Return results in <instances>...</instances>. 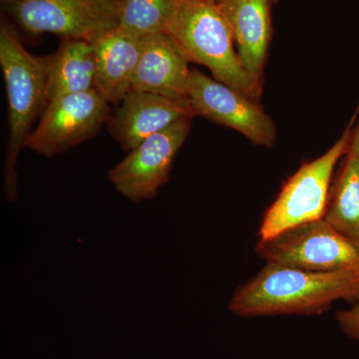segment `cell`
I'll return each mask as SVG.
<instances>
[{"label": "cell", "mask_w": 359, "mask_h": 359, "mask_svg": "<svg viewBox=\"0 0 359 359\" xmlns=\"http://www.w3.org/2000/svg\"><path fill=\"white\" fill-rule=\"evenodd\" d=\"M188 97L196 115L236 130L256 145L269 148L275 144V123L254 100L237 90L192 70Z\"/></svg>", "instance_id": "cell-9"}, {"label": "cell", "mask_w": 359, "mask_h": 359, "mask_svg": "<svg viewBox=\"0 0 359 359\" xmlns=\"http://www.w3.org/2000/svg\"><path fill=\"white\" fill-rule=\"evenodd\" d=\"M47 57L29 53L18 34L6 22L0 27V66L8 101L9 139L4 167L7 200H18L16 161L32 133L35 118L46 101Z\"/></svg>", "instance_id": "cell-3"}, {"label": "cell", "mask_w": 359, "mask_h": 359, "mask_svg": "<svg viewBox=\"0 0 359 359\" xmlns=\"http://www.w3.org/2000/svg\"><path fill=\"white\" fill-rule=\"evenodd\" d=\"M188 58L167 32L142 37L140 60L130 91L150 92L170 98H189Z\"/></svg>", "instance_id": "cell-11"}, {"label": "cell", "mask_w": 359, "mask_h": 359, "mask_svg": "<svg viewBox=\"0 0 359 359\" xmlns=\"http://www.w3.org/2000/svg\"><path fill=\"white\" fill-rule=\"evenodd\" d=\"M323 219L359 247V159L349 150L332 184Z\"/></svg>", "instance_id": "cell-15"}, {"label": "cell", "mask_w": 359, "mask_h": 359, "mask_svg": "<svg viewBox=\"0 0 359 359\" xmlns=\"http://www.w3.org/2000/svg\"><path fill=\"white\" fill-rule=\"evenodd\" d=\"M356 116L358 112L332 148L302 165L285 182L275 202L264 212L259 240H266L294 226L325 218L334 169L348 151Z\"/></svg>", "instance_id": "cell-4"}, {"label": "cell", "mask_w": 359, "mask_h": 359, "mask_svg": "<svg viewBox=\"0 0 359 359\" xmlns=\"http://www.w3.org/2000/svg\"><path fill=\"white\" fill-rule=\"evenodd\" d=\"M183 0H122L119 25L143 37L167 32Z\"/></svg>", "instance_id": "cell-16"}, {"label": "cell", "mask_w": 359, "mask_h": 359, "mask_svg": "<svg viewBox=\"0 0 359 359\" xmlns=\"http://www.w3.org/2000/svg\"><path fill=\"white\" fill-rule=\"evenodd\" d=\"M335 320L339 330L351 339L359 341V301L351 308L337 311Z\"/></svg>", "instance_id": "cell-17"}, {"label": "cell", "mask_w": 359, "mask_h": 359, "mask_svg": "<svg viewBox=\"0 0 359 359\" xmlns=\"http://www.w3.org/2000/svg\"><path fill=\"white\" fill-rule=\"evenodd\" d=\"M348 150L353 153L359 159V123L358 126L353 130V136H351Z\"/></svg>", "instance_id": "cell-18"}, {"label": "cell", "mask_w": 359, "mask_h": 359, "mask_svg": "<svg viewBox=\"0 0 359 359\" xmlns=\"http://www.w3.org/2000/svg\"><path fill=\"white\" fill-rule=\"evenodd\" d=\"M108 104L96 88L54 99L45 106L25 147L45 157L62 154L100 130L107 118Z\"/></svg>", "instance_id": "cell-8"}, {"label": "cell", "mask_w": 359, "mask_h": 359, "mask_svg": "<svg viewBox=\"0 0 359 359\" xmlns=\"http://www.w3.org/2000/svg\"><path fill=\"white\" fill-rule=\"evenodd\" d=\"M122 0H4L27 32L90 40L119 25Z\"/></svg>", "instance_id": "cell-6"}, {"label": "cell", "mask_w": 359, "mask_h": 359, "mask_svg": "<svg viewBox=\"0 0 359 359\" xmlns=\"http://www.w3.org/2000/svg\"><path fill=\"white\" fill-rule=\"evenodd\" d=\"M96 88V63L88 40L67 39L46 61L47 104Z\"/></svg>", "instance_id": "cell-14"}, {"label": "cell", "mask_w": 359, "mask_h": 359, "mask_svg": "<svg viewBox=\"0 0 359 359\" xmlns=\"http://www.w3.org/2000/svg\"><path fill=\"white\" fill-rule=\"evenodd\" d=\"M88 41L95 57L96 89L108 102H121L140 60L142 37L117 26Z\"/></svg>", "instance_id": "cell-12"}, {"label": "cell", "mask_w": 359, "mask_h": 359, "mask_svg": "<svg viewBox=\"0 0 359 359\" xmlns=\"http://www.w3.org/2000/svg\"><path fill=\"white\" fill-rule=\"evenodd\" d=\"M192 119L180 120L149 137L110 169L108 179L116 191L132 203L157 197L170 180L175 157L188 137Z\"/></svg>", "instance_id": "cell-7"}, {"label": "cell", "mask_w": 359, "mask_h": 359, "mask_svg": "<svg viewBox=\"0 0 359 359\" xmlns=\"http://www.w3.org/2000/svg\"><path fill=\"white\" fill-rule=\"evenodd\" d=\"M256 250L266 264L318 273L359 271L358 245L323 219L259 240Z\"/></svg>", "instance_id": "cell-5"}, {"label": "cell", "mask_w": 359, "mask_h": 359, "mask_svg": "<svg viewBox=\"0 0 359 359\" xmlns=\"http://www.w3.org/2000/svg\"><path fill=\"white\" fill-rule=\"evenodd\" d=\"M167 33L190 62L205 66L215 79L248 98H259L262 83L243 65L230 25L215 0H183Z\"/></svg>", "instance_id": "cell-2"}, {"label": "cell", "mask_w": 359, "mask_h": 359, "mask_svg": "<svg viewBox=\"0 0 359 359\" xmlns=\"http://www.w3.org/2000/svg\"><path fill=\"white\" fill-rule=\"evenodd\" d=\"M189 98H170L143 91H129L111 118L110 128L126 151L180 120L195 117Z\"/></svg>", "instance_id": "cell-10"}, {"label": "cell", "mask_w": 359, "mask_h": 359, "mask_svg": "<svg viewBox=\"0 0 359 359\" xmlns=\"http://www.w3.org/2000/svg\"><path fill=\"white\" fill-rule=\"evenodd\" d=\"M339 301H359V271L318 273L266 264L236 290L229 309L245 318L318 316Z\"/></svg>", "instance_id": "cell-1"}, {"label": "cell", "mask_w": 359, "mask_h": 359, "mask_svg": "<svg viewBox=\"0 0 359 359\" xmlns=\"http://www.w3.org/2000/svg\"><path fill=\"white\" fill-rule=\"evenodd\" d=\"M233 32L238 57L257 81L263 77L271 35L273 0H215Z\"/></svg>", "instance_id": "cell-13"}]
</instances>
